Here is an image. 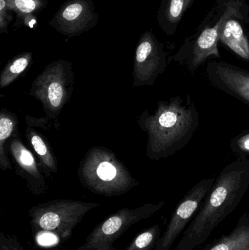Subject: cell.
I'll return each instance as SVG.
<instances>
[{
    "label": "cell",
    "mask_w": 249,
    "mask_h": 250,
    "mask_svg": "<svg viewBox=\"0 0 249 250\" xmlns=\"http://www.w3.org/2000/svg\"><path fill=\"white\" fill-rule=\"evenodd\" d=\"M249 188V158L238 157L216 178L175 250H194L239 205Z\"/></svg>",
    "instance_id": "1"
},
{
    "label": "cell",
    "mask_w": 249,
    "mask_h": 250,
    "mask_svg": "<svg viewBox=\"0 0 249 250\" xmlns=\"http://www.w3.org/2000/svg\"><path fill=\"white\" fill-rule=\"evenodd\" d=\"M222 41L230 49L249 63V42L239 22L228 19L222 25L219 35Z\"/></svg>",
    "instance_id": "14"
},
{
    "label": "cell",
    "mask_w": 249,
    "mask_h": 250,
    "mask_svg": "<svg viewBox=\"0 0 249 250\" xmlns=\"http://www.w3.org/2000/svg\"><path fill=\"white\" fill-rule=\"evenodd\" d=\"M238 5V4H237ZM236 4L227 5L225 13L217 23L211 27H207L200 34L192 43L181 48L175 55V60L181 65L185 66L192 75H194L202 64L211 57L219 58L218 42L222 25L232 16L239 15V8Z\"/></svg>",
    "instance_id": "8"
},
{
    "label": "cell",
    "mask_w": 249,
    "mask_h": 250,
    "mask_svg": "<svg viewBox=\"0 0 249 250\" xmlns=\"http://www.w3.org/2000/svg\"><path fill=\"white\" fill-rule=\"evenodd\" d=\"M79 176L89 190L104 196L124 195L137 185L125 166L106 148H92L80 163Z\"/></svg>",
    "instance_id": "3"
},
{
    "label": "cell",
    "mask_w": 249,
    "mask_h": 250,
    "mask_svg": "<svg viewBox=\"0 0 249 250\" xmlns=\"http://www.w3.org/2000/svg\"><path fill=\"white\" fill-rule=\"evenodd\" d=\"M10 11L17 16L16 26L19 23H24L25 21L39 13L47 6L46 0H4Z\"/></svg>",
    "instance_id": "19"
},
{
    "label": "cell",
    "mask_w": 249,
    "mask_h": 250,
    "mask_svg": "<svg viewBox=\"0 0 249 250\" xmlns=\"http://www.w3.org/2000/svg\"><path fill=\"white\" fill-rule=\"evenodd\" d=\"M165 201L143 204L137 208H124L111 214L98 224L76 250H117L116 242L133 225L152 217L165 206Z\"/></svg>",
    "instance_id": "6"
},
{
    "label": "cell",
    "mask_w": 249,
    "mask_h": 250,
    "mask_svg": "<svg viewBox=\"0 0 249 250\" xmlns=\"http://www.w3.org/2000/svg\"><path fill=\"white\" fill-rule=\"evenodd\" d=\"M17 126L16 115L7 110H2L0 114V167L2 170L12 168L6 151V144L9 138L17 132Z\"/></svg>",
    "instance_id": "17"
},
{
    "label": "cell",
    "mask_w": 249,
    "mask_h": 250,
    "mask_svg": "<svg viewBox=\"0 0 249 250\" xmlns=\"http://www.w3.org/2000/svg\"><path fill=\"white\" fill-rule=\"evenodd\" d=\"M10 12L6 1L0 0V34L8 33V26L13 19Z\"/></svg>",
    "instance_id": "22"
},
{
    "label": "cell",
    "mask_w": 249,
    "mask_h": 250,
    "mask_svg": "<svg viewBox=\"0 0 249 250\" xmlns=\"http://www.w3.org/2000/svg\"><path fill=\"white\" fill-rule=\"evenodd\" d=\"M231 151L238 157L249 156V129L243 131L230 142Z\"/></svg>",
    "instance_id": "21"
},
{
    "label": "cell",
    "mask_w": 249,
    "mask_h": 250,
    "mask_svg": "<svg viewBox=\"0 0 249 250\" xmlns=\"http://www.w3.org/2000/svg\"><path fill=\"white\" fill-rule=\"evenodd\" d=\"M26 134L32 148L39 156L41 166L45 173L48 176L57 173V160L42 135L29 126L26 129Z\"/></svg>",
    "instance_id": "16"
},
{
    "label": "cell",
    "mask_w": 249,
    "mask_h": 250,
    "mask_svg": "<svg viewBox=\"0 0 249 250\" xmlns=\"http://www.w3.org/2000/svg\"><path fill=\"white\" fill-rule=\"evenodd\" d=\"M139 125L147 133L146 154L159 160L173 155L186 146L200 125V117L190 95L158 103L153 114L146 111Z\"/></svg>",
    "instance_id": "2"
},
{
    "label": "cell",
    "mask_w": 249,
    "mask_h": 250,
    "mask_svg": "<svg viewBox=\"0 0 249 250\" xmlns=\"http://www.w3.org/2000/svg\"><path fill=\"white\" fill-rule=\"evenodd\" d=\"M209 83L249 106V70L238 66L211 62L206 67Z\"/></svg>",
    "instance_id": "11"
},
{
    "label": "cell",
    "mask_w": 249,
    "mask_h": 250,
    "mask_svg": "<svg viewBox=\"0 0 249 250\" xmlns=\"http://www.w3.org/2000/svg\"><path fill=\"white\" fill-rule=\"evenodd\" d=\"M168 67L163 45L152 32L142 35L137 43L134 59V86L153 85Z\"/></svg>",
    "instance_id": "9"
},
{
    "label": "cell",
    "mask_w": 249,
    "mask_h": 250,
    "mask_svg": "<svg viewBox=\"0 0 249 250\" xmlns=\"http://www.w3.org/2000/svg\"><path fill=\"white\" fill-rule=\"evenodd\" d=\"M214 176L197 182L186 194L171 214L165 232L161 235L155 250H170L178 236L187 229L214 184Z\"/></svg>",
    "instance_id": "7"
},
{
    "label": "cell",
    "mask_w": 249,
    "mask_h": 250,
    "mask_svg": "<svg viewBox=\"0 0 249 250\" xmlns=\"http://www.w3.org/2000/svg\"><path fill=\"white\" fill-rule=\"evenodd\" d=\"M32 54L31 52L22 53L10 60L4 67L0 76V88L9 86L12 82L29 67L32 62Z\"/></svg>",
    "instance_id": "18"
},
{
    "label": "cell",
    "mask_w": 249,
    "mask_h": 250,
    "mask_svg": "<svg viewBox=\"0 0 249 250\" xmlns=\"http://www.w3.org/2000/svg\"><path fill=\"white\" fill-rule=\"evenodd\" d=\"M202 250H249V213H244L235 229Z\"/></svg>",
    "instance_id": "13"
},
{
    "label": "cell",
    "mask_w": 249,
    "mask_h": 250,
    "mask_svg": "<svg viewBox=\"0 0 249 250\" xmlns=\"http://www.w3.org/2000/svg\"><path fill=\"white\" fill-rule=\"evenodd\" d=\"M161 235L159 225L151 226L139 233L126 250H155Z\"/></svg>",
    "instance_id": "20"
},
{
    "label": "cell",
    "mask_w": 249,
    "mask_h": 250,
    "mask_svg": "<svg viewBox=\"0 0 249 250\" xmlns=\"http://www.w3.org/2000/svg\"><path fill=\"white\" fill-rule=\"evenodd\" d=\"M0 250H26L14 236L1 232Z\"/></svg>",
    "instance_id": "23"
},
{
    "label": "cell",
    "mask_w": 249,
    "mask_h": 250,
    "mask_svg": "<svg viewBox=\"0 0 249 250\" xmlns=\"http://www.w3.org/2000/svg\"><path fill=\"white\" fill-rule=\"evenodd\" d=\"M99 14L92 0H67L49 21L61 35L78 36L97 24Z\"/></svg>",
    "instance_id": "10"
},
{
    "label": "cell",
    "mask_w": 249,
    "mask_h": 250,
    "mask_svg": "<svg viewBox=\"0 0 249 250\" xmlns=\"http://www.w3.org/2000/svg\"><path fill=\"white\" fill-rule=\"evenodd\" d=\"M16 132L9 143V151L16 163V173L27 182L34 195H40L47 190L46 182L32 153L23 145Z\"/></svg>",
    "instance_id": "12"
},
{
    "label": "cell",
    "mask_w": 249,
    "mask_h": 250,
    "mask_svg": "<svg viewBox=\"0 0 249 250\" xmlns=\"http://www.w3.org/2000/svg\"><path fill=\"white\" fill-rule=\"evenodd\" d=\"M192 0H165L158 12V21L162 29L168 34H172V29L190 5Z\"/></svg>",
    "instance_id": "15"
},
{
    "label": "cell",
    "mask_w": 249,
    "mask_h": 250,
    "mask_svg": "<svg viewBox=\"0 0 249 250\" xmlns=\"http://www.w3.org/2000/svg\"><path fill=\"white\" fill-rule=\"evenodd\" d=\"M99 206V203L68 199L39 204L29 210L32 233L36 236L49 233L61 242H66L86 214Z\"/></svg>",
    "instance_id": "4"
},
{
    "label": "cell",
    "mask_w": 249,
    "mask_h": 250,
    "mask_svg": "<svg viewBox=\"0 0 249 250\" xmlns=\"http://www.w3.org/2000/svg\"><path fill=\"white\" fill-rule=\"evenodd\" d=\"M73 80L72 63L57 60L46 66L35 79L31 95L41 103L49 118H57L71 97Z\"/></svg>",
    "instance_id": "5"
}]
</instances>
